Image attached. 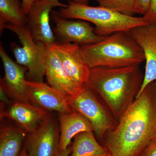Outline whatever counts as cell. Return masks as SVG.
Segmentation results:
<instances>
[{
	"label": "cell",
	"mask_w": 156,
	"mask_h": 156,
	"mask_svg": "<svg viewBox=\"0 0 156 156\" xmlns=\"http://www.w3.org/2000/svg\"><path fill=\"white\" fill-rule=\"evenodd\" d=\"M143 17L150 23L156 24V0H151L148 11Z\"/></svg>",
	"instance_id": "obj_22"
},
{
	"label": "cell",
	"mask_w": 156,
	"mask_h": 156,
	"mask_svg": "<svg viewBox=\"0 0 156 156\" xmlns=\"http://www.w3.org/2000/svg\"><path fill=\"white\" fill-rule=\"evenodd\" d=\"M99 6L118 11L122 14L133 16L135 14L136 0H96Z\"/></svg>",
	"instance_id": "obj_20"
},
{
	"label": "cell",
	"mask_w": 156,
	"mask_h": 156,
	"mask_svg": "<svg viewBox=\"0 0 156 156\" xmlns=\"http://www.w3.org/2000/svg\"><path fill=\"white\" fill-rule=\"evenodd\" d=\"M45 76L50 86L69 96L77 95L84 88H80L73 81L51 48L47 51Z\"/></svg>",
	"instance_id": "obj_15"
},
{
	"label": "cell",
	"mask_w": 156,
	"mask_h": 156,
	"mask_svg": "<svg viewBox=\"0 0 156 156\" xmlns=\"http://www.w3.org/2000/svg\"><path fill=\"white\" fill-rule=\"evenodd\" d=\"M151 0H136L135 2V14H141L144 16L147 13Z\"/></svg>",
	"instance_id": "obj_21"
},
{
	"label": "cell",
	"mask_w": 156,
	"mask_h": 156,
	"mask_svg": "<svg viewBox=\"0 0 156 156\" xmlns=\"http://www.w3.org/2000/svg\"><path fill=\"white\" fill-rule=\"evenodd\" d=\"M144 75L139 65L90 69L86 87L93 91L119 121L136 99Z\"/></svg>",
	"instance_id": "obj_2"
},
{
	"label": "cell",
	"mask_w": 156,
	"mask_h": 156,
	"mask_svg": "<svg viewBox=\"0 0 156 156\" xmlns=\"http://www.w3.org/2000/svg\"><path fill=\"white\" fill-rule=\"evenodd\" d=\"M50 117L47 110L30 102L15 101L6 109H2L1 118L14 121L21 128L30 133L43 121Z\"/></svg>",
	"instance_id": "obj_14"
},
{
	"label": "cell",
	"mask_w": 156,
	"mask_h": 156,
	"mask_svg": "<svg viewBox=\"0 0 156 156\" xmlns=\"http://www.w3.org/2000/svg\"><path fill=\"white\" fill-rule=\"evenodd\" d=\"M69 156H102L108 154L99 144L93 131H84L75 137Z\"/></svg>",
	"instance_id": "obj_17"
},
{
	"label": "cell",
	"mask_w": 156,
	"mask_h": 156,
	"mask_svg": "<svg viewBox=\"0 0 156 156\" xmlns=\"http://www.w3.org/2000/svg\"><path fill=\"white\" fill-rule=\"evenodd\" d=\"M85 86L74 96H69V104L73 111L83 115L93 128V132L101 141L107 133L116 128L119 121L103 101Z\"/></svg>",
	"instance_id": "obj_6"
},
{
	"label": "cell",
	"mask_w": 156,
	"mask_h": 156,
	"mask_svg": "<svg viewBox=\"0 0 156 156\" xmlns=\"http://www.w3.org/2000/svg\"><path fill=\"white\" fill-rule=\"evenodd\" d=\"M59 129L50 116L26 138L24 149L30 156H55L59 151Z\"/></svg>",
	"instance_id": "obj_8"
},
{
	"label": "cell",
	"mask_w": 156,
	"mask_h": 156,
	"mask_svg": "<svg viewBox=\"0 0 156 156\" xmlns=\"http://www.w3.org/2000/svg\"><path fill=\"white\" fill-rule=\"evenodd\" d=\"M71 152V147L69 146L64 150L58 151L55 156H69Z\"/></svg>",
	"instance_id": "obj_25"
},
{
	"label": "cell",
	"mask_w": 156,
	"mask_h": 156,
	"mask_svg": "<svg viewBox=\"0 0 156 156\" xmlns=\"http://www.w3.org/2000/svg\"><path fill=\"white\" fill-rule=\"evenodd\" d=\"M60 139L59 150H64L69 146L72 139L84 131H93L91 123L78 112L59 113Z\"/></svg>",
	"instance_id": "obj_16"
},
{
	"label": "cell",
	"mask_w": 156,
	"mask_h": 156,
	"mask_svg": "<svg viewBox=\"0 0 156 156\" xmlns=\"http://www.w3.org/2000/svg\"><path fill=\"white\" fill-rule=\"evenodd\" d=\"M19 156H30L25 149L23 148L20 152Z\"/></svg>",
	"instance_id": "obj_27"
},
{
	"label": "cell",
	"mask_w": 156,
	"mask_h": 156,
	"mask_svg": "<svg viewBox=\"0 0 156 156\" xmlns=\"http://www.w3.org/2000/svg\"><path fill=\"white\" fill-rule=\"evenodd\" d=\"M155 140L156 81L146 86L101 142L112 156H140Z\"/></svg>",
	"instance_id": "obj_1"
},
{
	"label": "cell",
	"mask_w": 156,
	"mask_h": 156,
	"mask_svg": "<svg viewBox=\"0 0 156 156\" xmlns=\"http://www.w3.org/2000/svg\"><path fill=\"white\" fill-rule=\"evenodd\" d=\"M66 6L59 0H37L32 5L27 14V26L35 41L48 48L56 43L50 24V14L55 7Z\"/></svg>",
	"instance_id": "obj_7"
},
{
	"label": "cell",
	"mask_w": 156,
	"mask_h": 156,
	"mask_svg": "<svg viewBox=\"0 0 156 156\" xmlns=\"http://www.w3.org/2000/svg\"><path fill=\"white\" fill-rule=\"evenodd\" d=\"M51 48L56 52L73 81L81 89L84 88L90 69L81 56L80 45L75 43L56 42Z\"/></svg>",
	"instance_id": "obj_11"
},
{
	"label": "cell",
	"mask_w": 156,
	"mask_h": 156,
	"mask_svg": "<svg viewBox=\"0 0 156 156\" xmlns=\"http://www.w3.org/2000/svg\"><path fill=\"white\" fill-rule=\"evenodd\" d=\"M129 32L142 49L146 62L143 83L137 97L146 86L156 81V24L138 27Z\"/></svg>",
	"instance_id": "obj_13"
},
{
	"label": "cell",
	"mask_w": 156,
	"mask_h": 156,
	"mask_svg": "<svg viewBox=\"0 0 156 156\" xmlns=\"http://www.w3.org/2000/svg\"><path fill=\"white\" fill-rule=\"evenodd\" d=\"M0 56L5 70V76L1 80V87L15 101L29 102L27 95V80L25 79L27 68L13 61L2 44Z\"/></svg>",
	"instance_id": "obj_12"
},
{
	"label": "cell",
	"mask_w": 156,
	"mask_h": 156,
	"mask_svg": "<svg viewBox=\"0 0 156 156\" xmlns=\"http://www.w3.org/2000/svg\"><path fill=\"white\" fill-rule=\"evenodd\" d=\"M22 2L23 8L26 14L28 13L32 5L37 0H21Z\"/></svg>",
	"instance_id": "obj_24"
},
{
	"label": "cell",
	"mask_w": 156,
	"mask_h": 156,
	"mask_svg": "<svg viewBox=\"0 0 156 156\" xmlns=\"http://www.w3.org/2000/svg\"><path fill=\"white\" fill-rule=\"evenodd\" d=\"M74 2L80 4L89 5V0H73Z\"/></svg>",
	"instance_id": "obj_26"
},
{
	"label": "cell",
	"mask_w": 156,
	"mask_h": 156,
	"mask_svg": "<svg viewBox=\"0 0 156 156\" xmlns=\"http://www.w3.org/2000/svg\"><path fill=\"white\" fill-rule=\"evenodd\" d=\"M112 156L110 154H109L108 153V154H107L105 155H104V156Z\"/></svg>",
	"instance_id": "obj_28"
},
{
	"label": "cell",
	"mask_w": 156,
	"mask_h": 156,
	"mask_svg": "<svg viewBox=\"0 0 156 156\" xmlns=\"http://www.w3.org/2000/svg\"><path fill=\"white\" fill-rule=\"evenodd\" d=\"M140 156H156V140L151 143Z\"/></svg>",
	"instance_id": "obj_23"
},
{
	"label": "cell",
	"mask_w": 156,
	"mask_h": 156,
	"mask_svg": "<svg viewBox=\"0 0 156 156\" xmlns=\"http://www.w3.org/2000/svg\"><path fill=\"white\" fill-rule=\"evenodd\" d=\"M51 14L56 24L55 33L61 41L59 43H73L82 46L94 44L104 37L98 35L95 27H92L87 21L65 19L55 11H52Z\"/></svg>",
	"instance_id": "obj_9"
},
{
	"label": "cell",
	"mask_w": 156,
	"mask_h": 156,
	"mask_svg": "<svg viewBox=\"0 0 156 156\" xmlns=\"http://www.w3.org/2000/svg\"><path fill=\"white\" fill-rule=\"evenodd\" d=\"M27 16L20 0H0V32L6 24L27 25Z\"/></svg>",
	"instance_id": "obj_19"
},
{
	"label": "cell",
	"mask_w": 156,
	"mask_h": 156,
	"mask_svg": "<svg viewBox=\"0 0 156 156\" xmlns=\"http://www.w3.org/2000/svg\"><path fill=\"white\" fill-rule=\"evenodd\" d=\"M26 131L22 128L4 127L0 133V156H19Z\"/></svg>",
	"instance_id": "obj_18"
},
{
	"label": "cell",
	"mask_w": 156,
	"mask_h": 156,
	"mask_svg": "<svg viewBox=\"0 0 156 156\" xmlns=\"http://www.w3.org/2000/svg\"><path fill=\"white\" fill-rule=\"evenodd\" d=\"M5 28L16 34L22 45L20 47L13 43L11 48L17 63L27 68V80L43 82L48 48L35 41L27 25L6 24L4 27Z\"/></svg>",
	"instance_id": "obj_5"
},
{
	"label": "cell",
	"mask_w": 156,
	"mask_h": 156,
	"mask_svg": "<svg viewBox=\"0 0 156 156\" xmlns=\"http://www.w3.org/2000/svg\"><path fill=\"white\" fill-rule=\"evenodd\" d=\"M27 95L29 101L46 110L59 113L73 112L69 104V95L42 82L27 80Z\"/></svg>",
	"instance_id": "obj_10"
},
{
	"label": "cell",
	"mask_w": 156,
	"mask_h": 156,
	"mask_svg": "<svg viewBox=\"0 0 156 156\" xmlns=\"http://www.w3.org/2000/svg\"><path fill=\"white\" fill-rule=\"evenodd\" d=\"M80 51L90 69L137 66L145 61L142 49L129 32L116 33L94 44L80 46Z\"/></svg>",
	"instance_id": "obj_3"
},
{
	"label": "cell",
	"mask_w": 156,
	"mask_h": 156,
	"mask_svg": "<svg viewBox=\"0 0 156 156\" xmlns=\"http://www.w3.org/2000/svg\"><path fill=\"white\" fill-rule=\"evenodd\" d=\"M58 12L67 19H80L92 23L98 35L105 37L119 32H130L138 27L150 23L143 16L134 17L99 6H89L69 1L67 6Z\"/></svg>",
	"instance_id": "obj_4"
}]
</instances>
